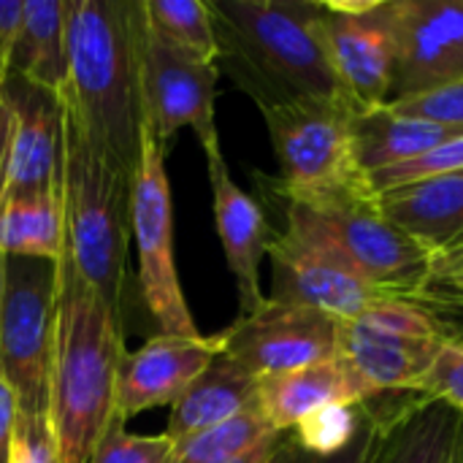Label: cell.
<instances>
[{
  "mask_svg": "<svg viewBox=\"0 0 463 463\" xmlns=\"http://www.w3.org/2000/svg\"><path fill=\"white\" fill-rule=\"evenodd\" d=\"M125 353L122 315L81 279L62 250L49 374V423L60 463L92 458L114 420V391Z\"/></svg>",
  "mask_w": 463,
  "mask_h": 463,
  "instance_id": "obj_1",
  "label": "cell"
},
{
  "mask_svg": "<svg viewBox=\"0 0 463 463\" xmlns=\"http://www.w3.org/2000/svg\"><path fill=\"white\" fill-rule=\"evenodd\" d=\"M209 8L220 41L217 68H225L260 111L345 100L323 41V3L214 0Z\"/></svg>",
  "mask_w": 463,
  "mask_h": 463,
  "instance_id": "obj_2",
  "label": "cell"
},
{
  "mask_svg": "<svg viewBox=\"0 0 463 463\" xmlns=\"http://www.w3.org/2000/svg\"><path fill=\"white\" fill-rule=\"evenodd\" d=\"M136 5L138 0H65V111L106 157L130 174L144 125Z\"/></svg>",
  "mask_w": 463,
  "mask_h": 463,
  "instance_id": "obj_3",
  "label": "cell"
},
{
  "mask_svg": "<svg viewBox=\"0 0 463 463\" xmlns=\"http://www.w3.org/2000/svg\"><path fill=\"white\" fill-rule=\"evenodd\" d=\"M133 174L106 157L65 111L62 217L65 252L81 279L122 315L125 258L130 239Z\"/></svg>",
  "mask_w": 463,
  "mask_h": 463,
  "instance_id": "obj_4",
  "label": "cell"
},
{
  "mask_svg": "<svg viewBox=\"0 0 463 463\" xmlns=\"http://www.w3.org/2000/svg\"><path fill=\"white\" fill-rule=\"evenodd\" d=\"M282 201L304 214L377 290L391 298H420L434 255L385 217L372 182Z\"/></svg>",
  "mask_w": 463,
  "mask_h": 463,
  "instance_id": "obj_5",
  "label": "cell"
},
{
  "mask_svg": "<svg viewBox=\"0 0 463 463\" xmlns=\"http://www.w3.org/2000/svg\"><path fill=\"white\" fill-rule=\"evenodd\" d=\"M57 263L5 258L0 298V377L22 418L49 415Z\"/></svg>",
  "mask_w": 463,
  "mask_h": 463,
  "instance_id": "obj_6",
  "label": "cell"
},
{
  "mask_svg": "<svg viewBox=\"0 0 463 463\" xmlns=\"http://www.w3.org/2000/svg\"><path fill=\"white\" fill-rule=\"evenodd\" d=\"M130 233L138 252V290L146 312L160 326V334L184 339L201 336L176 271L165 146L149 125H141L138 163L130 179Z\"/></svg>",
  "mask_w": 463,
  "mask_h": 463,
  "instance_id": "obj_7",
  "label": "cell"
},
{
  "mask_svg": "<svg viewBox=\"0 0 463 463\" xmlns=\"http://www.w3.org/2000/svg\"><path fill=\"white\" fill-rule=\"evenodd\" d=\"M279 163L282 198H309L369 182L353 155V117L345 100L290 103L260 111Z\"/></svg>",
  "mask_w": 463,
  "mask_h": 463,
  "instance_id": "obj_8",
  "label": "cell"
},
{
  "mask_svg": "<svg viewBox=\"0 0 463 463\" xmlns=\"http://www.w3.org/2000/svg\"><path fill=\"white\" fill-rule=\"evenodd\" d=\"M448 339L450 328L437 312L418 301L388 298L342 323L339 355L377 396L415 393Z\"/></svg>",
  "mask_w": 463,
  "mask_h": 463,
  "instance_id": "obj_9",
  "label": "cell"
},
{
  "mask_svg": "<svg viewBox=\"0 0 463 463\" xmlns=\"http://www.w3.org/2000/svg\"><path fill=\"white\" fill-rule=\"evenodd\" d=\"M266 255L271 258V301L309 307L347 323L391 298L366 282L347 258L288 203L285 228L271 233Z\"/></svg>",
  "mask_w": 463,
  "mask_h": 463,
  "instance_id": "obj_10",
  "label": "cell"
},
{
  "mask_svg": "<svg viewBox=\"0 0 463 463\" xmlns=\"http://www.w3.org/2000/svg\"><path fill=\"white\" fill-rule=\"evenodd\" d=\"M136 52H138V90L144 125L168 149L182 128H193L203 152H222L214 122V95L220 68L195 54H187L160 38L136 5Z\"/></svg>",
  "mask_w": 463,
  "mask_h": 463,
  "instance_id": "obj_11",
  "label": "cell"
},
{
  "mask_svg": "<svg viewBox=\"0 0 463 463\" xmlns=\"http://www.w3.org/2000/svg\"><path fill=\"white\" fill-rule=\"evenodd\" d=\"M399 0H328L320 27L342 98L361 114L388 103L396 62Z\"/></svg>",
  "mask_w": 463,
  "mask_h": 463,
  "instance_id": "obj_12",
  "label": "cell"
},
{
  "mask_svg": "<svg viewBox=\"0 0 463 463\" xmlns=\"http://www.w3.org/2000/svg\"><path fill=\"white\" fill-rule=\"evenodd\" d=\"M222 353L258 380L298 372L339 355L342 320L296 304H266L220 334Z\"/></svg>",
  "mask_w": 463,
  "mask_h": 463,
  "instance_id": "obj_13",
  "label": "cell"
},
{
  "mask_svg": "<svg viewBox=\"0 0 463 463\" xmlns=\"http://www.w3.org/2000/svg\"><path fill=\"white\" fill-rule=\"evenodd\" d=\"M463 84V0H399L388 103Z\"/></svg>",
  "mask_w": 463,
  "mask_h": 463,
  "instance_id": "obj_14",
  "label": "cell"
},
{
  "mask_svg": "<svg viewBox=\"0 0 463 463\" xmlns=\"http://www.w3.org/2000/svg\"><path fill=\"white\" fill-rule=\"evenodd\" d=\"M11 106V152L5 198L49 195L62 190V146H65V100L22 76H5L0 87Z\"/></svg>",
  "mask_w": 463,
  "mask_h": 463,
  "instance_id": "obj_15",
  "label": "cell"
},
{
  "mask_svg": "<svg viewBox=\"0 0 463 463\" xmlns=\"http://www.w3.org/2000/svg\"><path fill=\"white\" fill-rule=\"evenodd\" d=\"M217 355H222L220 334L195 339L160 334L136 353H125L117 374L114 418L128 423L152 407H174Z\"/></svg>",
  "mask_w": 463,
  "mask_h": 463,
  "instance_id": "obj_16",
  "label": "cell"
},
{
  "mask_svg": "<svg viewBox=\"0 0 463 463\" xmlns=\"http://www.w3.org/2000/svg\"><path fill=\"white\" fill-rule=\"evenodd\" d=\"M206 168L212 184L214 225L228 269L236 279L241 315H252L266 304L260 290V260L266 258L274 231L269 228L260 203L233 182L222 152L206 155Z\"/></svg>",
  "mask_w": 463,
  "mask_h": 463,
  "instance_id": "obj_17",
  "label": "cell"
},
{
  "mask_svg": "<svg viewBox=\"0 0 463 463\" xmlns=\"http://www.w3.org/2000/svg\"><path fill=\"white\" fill-rule=\"evenodd\" d=\"M463 439V412L423 393L380 396L366 463H450Z\"/></svg>",
  "mask_w": 463,
  "mask_h": 463,
  "instance_id": "obj_18",
  "label": "cell"
},
{
  "mask_svg": "<svg viewBox=\"0 0 463 463\" xmlns=\"http://www.w3.org/2000/svg\"><path fill=\"white\" fill-rule=\"evenodd\" d=\"M369 399H377L374 388L342 355L298 372L266 377L258 385V407L279 434L293 431L301 420L326 407L364 404Z\"/></svg>",
  "mask_w": 463,
  "mask_h": 463,
  "instance_id": "obj_19",
  "label": "cell"
},
{
  "mask_svg": "<svg viewBox=\"0 0 463 463\" xmlns=\"http://www.w3.org/2000/svg\"><path fill=\"white\" fill-rule=\"evenodd\" d=\"M385 217L431 255L463 244V174L431 176L380 193Z\"/></svg>",
  "mask_w": 463,
  "mask_h": 463,
  "instance_id": "obj_20",
  "label": "cell"
},
{
  "mask_svg": "<svg viewBox=\"0 0 463 463\" xmlns=\"http://www.w3.org/2000/svg\"><path fill=\"white\" fill-rule=\"evenodd\" d=\"M258 385L260 380L241 364H236L225 353L217 355L209 369L171 407L165 437L179 445L239 418L258 404Z\"/></svg>",
  "mask_w": 463,
  "mask_h": 463,
  "instance_id": "obj_21",
  "label": "cell"
},
{
  "mask_svg": "<svg viewBox=\"0 0 463 463\" xmlns=\"http://www.w3.org/2000/svg\"><path fill=\"white\" fill-rule=\"evenodd\" d=\"M458 133L463 130L407 117L385 103L353 117V155L358 168L372 176L412 163Z\"/></svg>",
  "mask_w": 463,
  "mask_h": 463,
  "instance_id": "obj_22",
  "label": "cell"
},
{
  "mask_svg": "<svg viewBox=\"0 0 463 463\" xmlns=\"http://www.w3.org/2000/svg\"><path fill=\"white\" fill-rule=\"evenodd\" d=\"M8 76H22L65 98L68 49H65V3L24 0L19 30L8 54Z\"/></svg>",
  "mask_w": 463,
  "mask_h": 463,
  "instance_id": "obj_23",
  "label": "cell"
},
{
  "mask_svg": "<svg viewBox=\"0 0 463 463\" xmlns=\"http://www.w3.org/2000/svg\"><path fill=\"white\" fill-rule=\"evenodd\" d=\"M65 250L60 193L0 201V255L57 263Z\"/></svg>",
  "mask_w": 463,
  "mask_h": 463,
  "instance_id": "obj_24",
  "label": "cell"
},
{
  "mask_svg": "<svg viewBox=\"0 0 463 463\" xmlns=\"http://www.w3.org/2000/svg\"><path fill=\"white\" fill-rule=\"evenodd\" d=\"M146 24L174 43L176 49L195 54L206 62L220 60V41L214 30V14L201 0H141Z\"/></svg>",
  "mask_w": 463,
  "mask_h": 463,
  "instance_id": "obj_25",
  "label": "cell"
},
{
  "mask_svg": "<svg viewBox=\"0 0 463 463\" xmlns=\"http://www.w3.org/2000/svg\"><path fill=\"white\" fill-rule=\"evenodd\" d=\"M366 423V402L364 404H342L326 407L307 420H301L293 431H288L298 448L315 456H331L345 450Z\"/></svg>",
  "mask_w": 463,
  "mask_h": 463,
  "instance_id": "obj_26",
  "label": "cell"
},
{
  "mask_svg": "<svg viewBox=\"0 0 463 463\" xmlns=\"http://www.w3.org/2000/svg\"><path fill=\"white\" fill-rule=\"evenodd\" d=\"M174 442L160 437H138L128 434L122 420H111L103 431L100 442L92 450L90 463H171L174 458Z\"/></svg>",
  "mask_w": 463,
  "mask_h": 463,
  "instance_id": "obj_27",
  "label": "cell"
},
{
  "mask_svg": "<svg viewBox=\"0 0 463 463\" xmlns=\"http://www.w3.org/2000/svg\"><path fill=\"white\" fill-rule=\"evenodd\" d=\"M448 174H463V133L453 136L450 141L439 144L437 149H431L429 155H423L412 163L372 174L369 182L377 193H385L399 184H410V182H420V179H431V176H448Z\"/></svg>",
  "mask_w": 463,
  "mask_h": 463,
  "instance_id": "obj_28",
  "label": "cell"
},
{
  "mask_svg": "<svg viewBox=\"0 0 463 463\" xmlns=\"http://www.w3.org/2000/svg\"><path fill=\"white\" fill-rule=\"evenodd\" d=\"M377 420H380V396L366 402V423L345 450L331 453V456H315V453H307L304 448H298L290 434H279L269 463H366L374 434H377Z\"/></svg>",
  "mask_w": 463,
  "mask_h": 463,
  "instance_id": "obj_29",
  "label": "cell"
},
{
  "mask_svg": "<svg viewBox=\"0 0 463 463\" xmlns=\"http://www.w3.org/2000/svg\"><path fill=\"white\" fill-rule=\"evenodd\" d=\"M415 393H423L429 399H439L450 404L453 410L463 412V342L461 339H448L431 369L426 372L423 383L418 385Z\"/></svg>",
  "mask_w": 463,
  "mask_h": 463,
  "instance_id": "obj_30",
  "label": "cell"
},
{
  "mask_svg": "<svg viewBox=\"0 0 463 463\" xmlns=\"http://www.w3.org/2000/svg\"><path fill=\"white\" fill-rule=\"evenodd\" d=\"M418 304L429 309L463 304V244L437 252Z\"/></svg>",
  "mask_w": 463,
  "mask_h": 463,
  "instance_id": "obj_31",
  "label": "cell"
},
{
  "mask_svg": "<svg viewBox=\"0 0 463 463\" xmlns=\"http://www.w3.org/2000/svg\"><path fill=\"white\" fill-rule=\"evenodd\" d=\"M391 109L407 114V117H418L434 125H445L453 130H463V84H453L429 95H418L410 100H399V103H388Z\"/></svg>",
  "mask_w": 463,
  "mask_h": 463,
  "instance_id": "obj_32",
  "label": "cell"
},
{
  "mask_svg": "<svg viewBox=\"0 0 463 463\" xmlns=\"http://www.w3.org/2000/svg\"><path fill=\"white\" fill-rule=\"evenodd\" d=\"M8 463H60L57 461V442L52 434L49 415L41 418H16L14 448Z\"/></svg>",
  "mask_w": 463,
  "mask_h": 463,
  "instance_id": "obj_33",
  "label": "cell"
},
{
  "mask_svg": "<svg viewBox=\"0 0 463 463\" xmlns=\"http://www.w3.org/2000/svg\"><path fill=\"white\" fill-rule=\"evenodd\" d=\"M16 399L8 388V383L0 377V463L11 461V448H14V431H16Z\"/></svg>",
  "mask_w": 463,
  "mask_h": 463,
  "instance_id": "obj_34",
  "label": "cell"
},
{
  "mask_svg": "<svg viewBox=\"0 0 463 463\" xmlns=\"http://www.w3.org/2000/svg\"><path fill=\"white\" fill-rule=\"evenodd\" d=\"M22 3L19 0H0V73L8 76V54L19 30Z\"/></svg>",
  "mask_w": 463,
  "mask_h": 463,
  "instance_id": "obj_35",
  "label": "cell"
},
{
  "mask_svg": "<svg viewBox=\"0 0 463 463\" xmlns=\"http://www.w3.org/2000/svg\"><path fill=\"white\" fill-rule=\"evenodd\" d=\"M11 128H14V117H11V106L3 100L0 95V201L5 193V176H8V152H11Z\"/></svg>",
  "mask_w": 463,
  "mask_h": 463,
  "instance_id": "obj_36",
  "label": "cell"
},
{
  "mask_svg": "<svg viewBox=\"0 0 463 463\" xmlns=\"http://www.w3.org/2000/svg\"><path fill=\"white\" fill-rule=\"evenodd\" d=\"M277 439H279V434L269 437L266 442H260L258 448H252L250 453H244L241 458H236V461H231V463H269L271 453H274V448H277Z\"/></svg>",
  "mask_w": 463,
  "mask_h": 463,
  "instance_id": "obj_37",
  "label": "cell"
},
{
  "mask_svg": "<svg viewBox=\"0 0 463 463\" xmlns=\"http://www.w3.org/2000/svg\"><path fill=\"white\" fill-rule=\"evenodd\" d=\"M450 463H463V439L458 442V448H456V453H453V458Z\"/></svg>",
  "mask_w": 463,
  "mask_h": 463,
  "instance_id": "obj_38",
  "label": "cell"
},
{
  "mask_svg": "<svg viewBox=\"0 0 463 463\" xmlns=\"http://www.w3.org/2000/svg\"><path fill=\"white\" fill-rule=\"evenodd\" d=\"M3 269H5V255H0V298H3Z\"/></svg>",
  "mask_w": 463,
  "mask_h": 463,
  "instance_id": "obj_39",
  "label": "cell"
},
{
  "mask_svg": "<svg viewBox=\"0 0 463 463\" xmlns=\"http://www.w3.org/2000/svg\"><path fill=\"white\" fill-rule=\"evenodd\" d=\"M3 81H5V76H3V73H0V87H3Z\"/></svg>",
  "mask_w": 463,
  "mask_h": 463,
  "instance_id": "obj_40",
  "label": "cell"
},
{
  "mask_svg": "<svg viewBox=\"0 0 463 463\" xmlns=\"http://www.w3.org/2000/svg\"><path fill=\"white\" fill-rule=\"evenodd\" d=\"M453 307H456V309H463V304H453Z\"/></svg>",
  "mask_w": 463,
  "mask_h": 463,
  "instance_id": "obj_41",
  "label": "cell"
}]
</instances>
